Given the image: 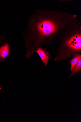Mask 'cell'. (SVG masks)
<instances>
[{
	"label": "cell",
	"mask_w": 81,
	"mask_h": 122,
	"mask_svg": "<svg viewBox=\"0 0 81 122\" xmlns=\"http://www.w3.org/2000/svg\"><path fill=\"white\" fill-rule=\"evenodd\" d=\"M77 17L75 14L45 7L38 10L30 16L26 29L22 32L26 57L29 59L38 49L45 44L60 41Z\"/></svg>",
	"instance_id": "obj_1"
},
{
	"label": "cell",
	"mask_w": 81,
	"mask_h": 122,
	"mask_svg": "<svg viewBox=\"0 0 81 122\" xmlns=\"http://www.w3.org/2000/svg\"><path fill=\"white\" fill-rule=\"evenodd\" d=\"M58 49L54 61H69L75 55L81 54V21L76 18L67 29Z\"/></svg>",
	"instance_id": "obj_2"
},
{
	"label": "cell",
	"mask_w": 81,
	"mask_h": 122,
	"mask_svg": "<svg viewBox=\"0 0 81 122\" xmlns=\"http://www.w3.org/2000/svg\"><path fill=\"white\" fill-rule=\"evenodd\" d=\"M35 52L38 54L45 66H47L51 58V53L45 48L43 49L41 47L38 49Z\"/></svg>",
	"instance_id": "obj_3"
},
{
	"label": "cell",
	"mask_w": 81,
	"mask_h": 122,
	"mask_svg": "<svg viewBox=\"0 0 81 122\" xmlns=\"http://www.w3.org/2000/svg\"><path fill=\"white\" fill-rule=\"evenodd\" d=\"M10 52V47L8 43H6L0 47V57L5 59L8 56Z\"/></svg>",
	"instance_id": "obj_4"
},
{
	"label": "cell",
	"mask_w": 81,
	"mask_h": 122,
	"mask_svg": "<svg viewBox=\"0 0 81 122\" xmlns=\"http://www.w3.org/2000/svg\"><path fill=\"white\" fill-rule=\"evenodd\" d=\"M81 60V54H79L75 56L69 61L71 64L70 74L75 66Z\"/></svg>",
	"instance_id": "obj_5"
},
{
	"label": "cell",
	"mask_w": 81,
	"mask_h": 122,
	"mask_svg": "<svg viewBox=\"0 0 81 122\" xmlns=\"http://www.w3.org/2000/svg\"><path fill=\"white\" fill-rule=\"evenodd\" d=\"M81 70V60L75 66L69 77L74 76L77 73L79 72Z\"/></svg>",
	"instance_id": "obj_6"
}]
</instances>
